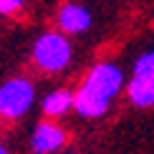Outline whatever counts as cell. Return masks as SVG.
Wrapping results in <instances>:
<instances>
[{"label":"cell","instance_id":"6da1fadb","mask_svg":"<svg viewBox=\"0 0 154 154\" xmlns=\"http://www.w3.org/2000/svg\"><path fill=\"white\" fill-rule=\"evenodd\" d=\"M73 48L71 41L66 38V33H58V30H51V33H43L35 41L33 46V61L38 63V68L46 73H58L71 63Z\"/></svg>","mask_w":154,"mask_h":154},{"label":"cell","instance_id":"7a4b0ae2","mask_svg":"<svg viewBox=\"0 0 154 154\" xmlns=\"http://www.w3.org/2000/svg\"><path fill=\"white\" fill-rule=\"evenodd\" d=\"M35 101V88L28 79H10L0 86V114L5 119H20Z\"/></svg>","mask_w":154,"mask_h":154},{"label":"cell","instance_id":"3957f363","mask_svg":"<svg viewBox=\"0 0 154 154\" xmlns=\"http://www.w3.org/2000/svg\"><path fill=\"white\" fill-rule=\"evenodd\" d=\"M121 86H124V73L114 63H96L91 71H88L86 81H83V88H88L91 94L101 96L109 104L119 96Z\"/></svg>","mask_w":154,"mask_h":154},{"label":"cell","instance_id":"277c9868","mask_svg":"<svg viewBox=\"0 0 154 154\" xmlns=\"http://www.w3.org/2000/svg\"><path fill=\"white\" fill-rule=\"evenodd\" d=\"M58 25L61 33L66 35H81L94 25V15L88 8H83L79 3H66L58 13Z\"/></svg>","mask_w":154,"mask_h":154},{"label":"cell","instance_id":"5b68a950","mask_svg":"<svg viewBox=\"0 0 154 154\" xmlns=\"http://www.w3.org/2000/svg\"><path fill=\"white\" fill-rule=\"evenodd\" d=\"M63 144H66V131L53 121H41L33 131V139H30V149L35 154H53Z\"/></svg>","mask_w":154,"mask_h":154},{"label":"cell","instance_id":"8992f818","mask_svg":"<svg viewBox=\"0 0 154 154\" xmlns=\"http://www.w3.org/2000/svg\"><path fill=\"white\" fill-rule=\"evenodd\" d=\"M109 101H104L101 96H96L91 94L88 88H79V91L73 94V109L81 114L83 119H99V116H104V114L109 111Z\"/></svg>","mask_w":154,"mask_h":154},{"label":"cell","instance_id":"52a82bcc","mask_svg":"<svg viewBox=\"0 0 154 154\" xmlns=\"http://www.w3.org/2000/svg\"><path fill=\"white\" fill-rule=\"evenodd\" d=\"M126 94H129L134 106H154V79H139V76H131L129 86H126Z\"/></svg>","mask_w":154,"mask_h":154},{"label":"cell","instance_id":"ba28073f","mask_svg":"<svg viewBox=\"0 0 154 154\" xmlns=\"http://www.w3.org/2000/svg\"><path fill=\"white\" fill-rule=\"evenodd\" d=\"M73 109V94L71 91H51L46 99H43V114L46 116H63L66 111Z\"/></svg>","mask_w":154,"mask_h":154},{"label":"cell","instance_id":"9c48e42d","mask_svg":"<svg viewBox=\"0 0 154 154\" xmlns=\"http://www.w3.org/2000/svg\"><path fill=\"white\" fill-rule=\"evenodd\" d=\"M134 76L139 79H154V51H146L134 63Z\"/></svg>","mask_w":154,"mask_h":154},{"label":"cell","instance_id":"30bf717a","mask_svg":"<svg viewBox=\"0 0 154 154\" xmlns=\"http://www.w3.org/2000/svg\"><path fill=\"white\" fill-rule=\"evenodd\" d=\"M23 8V0H0V13L3 15H15Z\"/></svg>","mask_w":154,"mask_h":154},{"label":"cell","instance_id":"8fae6325","mask_svg":"<svg viewBox=\"0 0 154 154\" xmlns=\"http://www.w3.org/2000/svg\"><path fill=\"white\" fill-rule=\"evenodd\" d=\"M0 154H8V152H5V146H3V144H0Z\"/></svg>","mask_w":154,"mask_h":154}]
</instances>
